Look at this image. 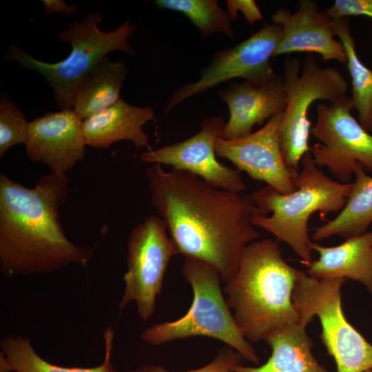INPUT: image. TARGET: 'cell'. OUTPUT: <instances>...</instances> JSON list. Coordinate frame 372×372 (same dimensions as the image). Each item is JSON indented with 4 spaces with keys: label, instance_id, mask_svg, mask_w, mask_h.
<instances>
[{
    "label": "cell",
    "instance_id": "cell-20",
    "mask_svg": "<svg viewBox=\"0 0 372 372\" xmlns=\"http://www.w3.org/2000/svg\"><path fill=\"white\" fill-rule=\"evenodd\" d=\"M128 72L122 61L103 58L77 87L73 110L83 121L115 103Z\"/></svg>",
    "mask_w": 372,
    "mask_h": 372
},
{
    "label": "cell",
    "instance_id": "cell-32",
    "mask_svg": "<svg viewBox=\"0 0 372 372\" xmlns=\"http://www.w3.org/2000/svg\"><path fill=\"white\" fill-rule=\"evenodd\" d=\"M365 372H372V369L366 371Z\"/></svg>",
    "mask_w": 372,
    "mask_h": 372
},
{
    "label": "cell",
    "instance_id": "cell-11",
    "mask_svg": "<svg viewBox=\"0 0 372 372\" xmlns=\"http://www.w3.org/2000/svg\"><path fill=\"white\" fill-rule=\"evenodd\" d=\"M282 34L281 26L267 23L235 46L216 52L198 81L179 86L169 94L164 112H169L185 100L236 78L258 81L273 76L276 72L270 59Z\"/></svg>",
    "mask_w": 372,
    "mask_h": 372
},
{
    "label": "cell",
    "instance_id": "cell-4",
    "mask_svg": "<svg viewBox=\"0 0 372 372\" xmlns=\"http://www.w3.org/2000/svg\"><path fill=\"white\" fill-rule=\"evenodd\" d=\"M300 163L302 170L296 178L293 192L283 194L267 185L251 196L263 214L254 218V225L273 234L277 241L287 243L308 267L313 261L308 229L311 216L317 211L323 216L340 211L353 183L331 179L316 165L310 152Z\"/></svg>",
    "mask_w": 372,
    "mask_h": 372
},
{
    "label": "cell",
    "instance_id": "cell-29",
    "mask_svg": "<svg viewBox=\"0 0 372 372\" xmlns=\"http://www.w3.org/2000/svg\"><path fill=\"white\" fill-rule=\"evenodd\" d=\"M43 5L45 13L58 12L62 14H73L79 9L76 4L67 5L65 1L61 0H43Z\"/></svg>",
    "mask_w": 372,
    "mask_h": 372
},
{
    "label": "cell",
    "instance_id": "cell-24",
    "mask_svg": "<svg viewBox=\"0 0 372 372\" xmlns=\"http://www.w3.org/2000/svg\"><path fill=\"white\" fill-rule=\"evenodd\" d=\"M154 3L161 9L183 14L197 28L203 39L215 32L234 38L231 19L216 0H156Z\"/></svg>",
    "mask_w": 372,
    "mask_h": 372
},
{
    "label": "cell",
    "instance_id": "cell-28",
    "mask_svg": "<svg viewBox=\"0 0 372 372\" xmlns=\"http://www.w3.org/2000/svg\"><path fill=\"white\" fill-rule=\"evenodd\" d=\"M227 12L231 20L237 19V12L240 11L247 21L252 25L255 22L264 19L259 8L254 0H227Z\"/></svg>",
    "mask_w": 372,
    "mask_h": 372
},
{
    "label": "cell",
    "instance_id": "cell-16",
    "mask_svg": "<svg viewBox=\"0 0 372 372\" xmlns=\"http://www.w3.org/2000/svg\"><path fill=\"white\" fill-rule=\"evenodd\" d=\"M273 23L282 29V38L273 57L294 52L316 53L324 61H347L343 45L333 38V19L312 0H300L291 13L284 8L271 16Z\"/></svg>",
    "mask_w": 372,
    "mask_h": 372
},
{
    "label": "cell",
    "instance_id": "cell-23",
    "mask_svg": "<svg viewBox=\"0 0 372 372\" xmlns=\"http://www.w3.org/2000/svg\"><path fill=\"white\" fill-rule=\"evenodd\" d=\"M333 29L346 52V65L351 78V99L353 107L358 112L360 125L367 132H372V70L368 68L357 54L348 17L333 19Z\"/></svg>",
    "mask_w": 372,
    "mask_h": 372
},
{
    "label": "cell",
    "instance_id": "cell-15",
    "mask_svg": "<svg viewBox=\"0 0 372 372\" xmlns=\"http://www.w3.org/2000/svg\"><path fill=\"white\" fill-rule=\"evenodd\" d=\"M218 94L229 112L221 135L225 140L249 135L256 125L283 112L287 103L282 76L276 73L262 81L234 82Z\"/></svg>",
    "mask_w": 372,
    "mask_h": 372
},
{
    "label": "cell",
    "instance_id": "cell-30",
    "mask_svg": "<svg viewBox=\"0 0 372 372\" xmlns=\"http://www.w3.org/2000/svg\"><path fill=\"white\" fill-rule=\"evenodd\" d=\"M0 368L1 372H12L13 371L3 352L0 353Z\"/></svg>",
    "mask_w": 372,
    "mask_h": 372
},
{
    "label": "cell",
    "instance_id": "cell-2",
    "mask_svg": "<svg viewBox=\"0 0 372 372\" xmlns=\"http://www.w3.org/2000/svg\"><path fill=\"white\" fill-rule=\"evenodd\" d=\"M69 178L51 172L28 188L0 175V266L5 276L45 274L70 265L87 267L94 250L74 245L59 216Z\"/></svg>",
    "mask_w": 372,
    "mask_h": 372
},
{
    "label": "cell",
    "instance_id": "cell-3",
    "mask_svg": "<svg viewBox=\"0 0 372 372\" xmlns=\"http://www.w3.org/2000/svg\"><path fill=\"white\" fill-rule=\"evenodd\" d=\"M278 242L265 239L247 245L237 271L223 288L248 341L264 340L272 331L300 320L292 300L300 270L284 260Z\"/></svg>",
    "mask_w": 372,
    "mask_h": 372
},
{
    "label": "cell",
    "instance_id": "cell-18",
    "mask_svg": "<svg viewBox=\"0 0 372 372\" xmlns=\"http://www.w3.org/2000/svg\"><path fill=\"white\" fill-rule=\"evenodd\" d=\"M310 248L319 258L305 271L316 279L341 278L362 283L372 296V230L345 239L335 247L312 242Z\"/></svg>",
    "mask_w": 372,
    "mask_h": 372
},
{
    "label": "cell",
    "instance_id": "cell-8",
    "mask_svg": "<svg viewBox=\"0 0 372 372\" xmlns=\"http://www.w3.org/2000/svg\"><path fill=\"white\" fill-rule=\"evenodd\" d=\"M298 58L285 62L283 83L287 103L282 112L279 136L281 150L287 166L298 172L303 156L309 152L311 122L308 112L317 100L333 102L346 95L348 83L335 68L318 65L312 54L302 63Z\"/></svg>",
    "mask_w": 372,
    "mask_h": 372
},
{
    "label": "cell",
    "instance_id": "cell-5",
    "mask_svg": "<svg viewBox=\"0 0 372 372\" xmlns=\"http://www.w3.org/2000/svg\"><path fill=\"white\" fill-rule=\"evenodd\" d=\"M181 271L194 294L188 311L176 320L149 327L141 333V340L160 346L180 339L208 337L224 342L247 361L259 364L256 351L235 322L217 270L203 260L185 257Z\"/></svg>",
    "mask_w": 372,
    "mask_h": 372
},
{
    "label": "cell",
    "instance_id": "cell-27",
    "mask_svg": "<svg viewBox=\"0 0 372 372\" xmlns=\"http://www.w3.org/2000/svg\"><path fill=\"white\" fill-rule=\"evenodd\" d=\"M327 12L332 19L349 16L372 19V0H336Z\"/></svg>",
    "mask_w": 372,
    "mask_h": 372
},
{
    "label": "cell",
    "instance_id": "cell-17",
    "mask_svg": "<svg viewBox=\"0 0 372 372\" xmlns=\"http://www.w3.org/2000/svg\"><path fill=\"white\" fill-rule=\"evenodd\" d=\"M154 112L149 106L132 105L119 99L99 113L83 121L81 127L87 145L107 148L120 141H130L136 148L149 147L143 126L153 119Z\"/></svg>",
    "mask_w": 372,
    "mask_h": 372
},
{
    "label": "cell",
    "instance_id": "cell-26",
    "mask_svg": "<svg viewBox=\"0 0 372 372\" xmlns=\"http://www.w3.org/2000/svg\"><path fill=\"white\" fill-rule=\"evenodd\" d=\"M242 356L229 346L223 347L214 360L209 364L198 369L185 372H234L241 364ZM139 372H172L161 365H145Z\"/></svg>",
    "mask_w": 372,
    "mask_h": 372
},
{
    "label": "cell",
    "instance_id": "cell-1",
    "mask_svg": "<svg viewBox=\"0 0 372 372\" xmlns=\"http://www.w3.org/2000/svg\"><path fill=\"white\" fill-rule=\"evenodd\" d=\"M146 178L152 205L178 254L210 264L222 282H228L245 247L261 236L253 220L263 214L251 194L214 188L195 175L159 164L147 168Z\"/></svg>",
    "mask_w": 372,
    "mask_h": 372
},
{
    "label": "cell",
    "instance_id": "cell-21",
    "mask_svg": "<svg viewBox=\"0 0 372 372\" xmlns=\"http://www.w3.org/2000/svg\"><path fill=\"white\" fill-rule=\"evenodd\" d=\"M346 204L337 216L314 229L312 238L320 241L334 235L347 239L362 235L372 223V177L359 165Z\"/></svg>",
    "mask_w": 372,
    "mask_h": 372
},
{
    "label": "cell",
    "instance_id": "cell-19",
    "mask_svg": "<svg viewBox=\"0 0 372 372\" xmlns=\"http://www.w3.org/2000/svg\"><path fill=\"white\" fill-rule=\"evenodd\" d=\"M307 325L299 320L272 331L263 340L272 349L267 362L257 367L240 364L234 372H330L313 355Z\"/></svg>",
    "mask_w": 372,
    "mask_h": 372
},
{
    "label": "cell",
    "instance_id": "cell-31",
    "mask_svg": "<svg viewBox=\"0 0 372 372\" xmlns=\"http://www.w3.org/2000/svg\"><path fill=\"white\" fill-rule=\"evenodd\" d=\"M127 372H139L138 371H134V370H132V371H128Z\"/></svg>",
    "mask_w": 372,
    "mask_h": 372
},
{
    "label": "cell",
    "instance_id": "cell-22",
    "mask_svg": "<svg viewBox=\"0 0 372 372\" xmlns=\"http://www.w3.org/2000/svg\"><path fill=\"white\" fill-rule=\"evenodd\" d=\"M114 336L112 327L104 331L105 360L99 366L92 368L64 367L51 364L41 358L30 340L22 335L3 337L1 349L12 370L15 372H117L110 362Z\"/></svg>",
    "mask_w": 372,
    "mask_h": 372
},
{
    "label": "cell",
    "instance_id": "cell-9",
    "mask_svg": "<svg viewBox=\"0 0 372 372\" xmlns=\"http://www.w3.org/2000/svg\"><path fill=\"white\" fill-rule=\"evenodd\" d=\"M351 97L344 95L317 106V120L311 133L320 143L310 147L319 167H326L339 181L347 183L361 165L372 172V135L351 115Z\"/></svg>",
    "mask_w": 372,
    "mask_h": 372
},
{
    "label": "cell",
    "instance_id": "cell-12",
    "mask_svg": "<svg viewBox=\"0 0 372 372\" xmlns=\"http://www.w3.org/2000/svg\"><path fill=\"white\" fill-rule=\"evenodd\" d=\"M225 122L220 116L205 118L200 130L183 141L149 149L139 156L142 162L169 165L203 179L210 186L235 193L246 189L238 169H231L216 158L215 144L221 137Z\"/></svg>",
    "mask_w": 372,
    "mask_h": 372
},
{
    "label": "cell",
    "instance_id": "cell-6",
    "mask_svg": "<svg viewBox=\"0 0 372 372\" xmlns=\"http://www.w3.org/2000/svg\"><path fill=\"white\" fill-rule=\"evenodd\" d=\"M103 14H87L81 22L74 21L57 34V39L71 45L69 55L56 63H46L31 56L16 45H10L2 62L16 61L21 67L37 71L53 91V99L61 110L73 109L76 90L86 74L110 52L120 50L135 55L128 43L136 25L127 19L116 29L101 31L98 25Z\"/></svg>",
    "mask_w": 372,
    "mask_h": 372
},
{
    "label": "cell",
    "instance_id": "cell-13",
    "mask_svg": "<svg viewBox=\"0 0 372 372\" xmlns=\"http://www.w3.org/2000/svg\"><path fill=\"white\" fill-rule=\"evenodd\" d=\"M282 115V112L273 116L260 129L243 138H218L215 149L217 156L230 161L239 171L286 194L296 189L299 172L289 169L282 156L279 136Z\"/></svg>",
    "mask_w": 372,
    "mask_h": 372
},
{
    "label": "cell",
    "instance_id": "cell-25",
    "mask_svg": "<svg viewBox=\"0 0 372 372\" xmlns=\"http://www.w3.org/2000/svg\"><path fill=\"white\" fill-rule=\"evenodd\" d=\"M29 122L24 113L4 94L0 99V157L2 158L12 147L25 145Z\"/></svg>",
    "mask_w": 372,
    "mask_h": 372
},
{
    "label": "cell",
    "instance_id": "cell-14",
    "mask_svg": "<svg viewBox=\"0 0 372 372\" xmlns=\"http://www.w3.org/2000/svg\"><path fill=\"white\" fill-rule=\"evenodd\" d=\"M83 119L73 110L47 112L29 122L26 154L32 162H42L51 172L65 174L85 154Z\"/></svg>",
    "mask_w": 372,
    "mask_h": 372
},
{
    "label": "cell",
    "instance_id": "cell-10",
    "mask_svg": "<svg viewBox=\"0 0 372 372\" xmlns=\"http://www.w3.org/2000/svg\"><path fill=\"white\" fill-rule=\"evenodd\" d=\"M176 254L174 244L158 215L146 218L133 228L127 240V270L123 276L120 309L135 302L141 319L148 320L154 312L167 267Z\"/></svg>",
    "mask_w": 372,
    "mask_h": 372
},
{
    "label": "cell",
    "instance_id": "cell-7",
    "mask_svg": "<svg viewBox=\"0 0 372 372\" xmlns=\"http://www.w3.org/2000/svg\"><path fill=\"white\" fill-rule=\"evenodd\" d=\"M346 280L316 279L300 271L292 300L300 320L304 324L318 317L322 342L334 359L337 372H365L372 369V345L344 316L341 289Z\"/></svg>",
    "mask_w": 372,
    "mask_h": 372
}]
</instances>
